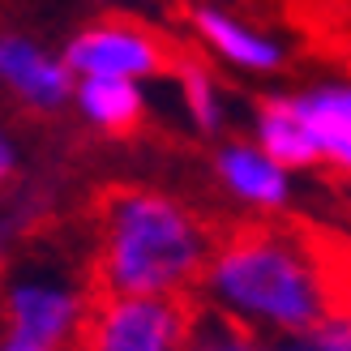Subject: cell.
Here are the masks:
<instances>
[{
    "instance_id": "4fadbf2b",
    "label": "cell",
    "mask_w": 351,
    "mask_h": 351,
    "mask_svg": "<svg viewBox=\"0 0 351 351\" xmlns=\"http://www.w3.org/2000/svg\"><path fill=\"white\" fill-rule=\"evenodd\" d=\"M274 351H351V317H330L313 330H295L274 343Z\"/></svg>"
},
{
    "instance_id": "52a82bcc",
    "label": "cell",
    "mask_w": 351,
    "mask_h": 351,
    "mask_svg": "<svg viewBox=\"0 0 351 351\" xmlns=\"http://www.w3.org/2000/svg\"><path fill=\"white\" fill-rule=\"evenodd\" d=\"M257 137H261V150L278 159L283 167H308L322 159V146L313 137L308 120L300 116L295 99H266L257 112Z\"/></svg>"
},
{
    "instance_id": "7a4b0ae2",
    "label": "cell",
    "mask_w": 351,
    "mask_h": 351,
    "mask_svg": "<svg viewBox=\"0 0 351 351\" xmlns=\"http://www.w3.org/2000/svg\"><path fill=\"white\" fill-rule=\"evenodd\" d=\"M90 219V295H180L206 278L215 236L193 210L163 193L108 189Z\"/></svg>"
},
{
    "instance_id": "9a60e30c",
    "label": "cell",
    "mask_w": 351,
    "mask_h": 351,
    "mask_svg": "<svg viewBox=\"0 0 351 351\" xmlns=\"http://www.w3.org/2000/svg\"><path fill=\"white\" fill-rule=\"evenodd\" d=\"M39 219V202L26 197V193H17V197H5L0 193V266H5V257L17 240L30 232V223Z\"/></svg>"
},
{
    "instance_id": "3957f363",
    "label": "cell",
    "mask_w": 351,
    "mask_h": 351,
    "mask_svg": "<svg viewBox=\"0 0 351 351\" xmlns=\"http://www.w3.org/2000/svg\"><path fill=\"white\" fill-rule=\"evenodd\" d=\"M197 300L180 295H90L73 351H184Z\"/></svg>"
},
{
    "instance_id": "7c38bea8",
    "label": "cell",
    "mask_w": 351,
    "mask_h": 351,
    "mask_svg": "<svg viewBox=\"0 0 351 351\" xmlns=\"http://www.w3.org/2000/svg\"><path fill=\"white\" fill-rule=\"evenodd\" d=\"M295 108H300L313 137H317V146L330 159H339L343 150H351V90L326 86V90H313L304 99H295Z\"/></svg>"
},
{
    "instance_id": "8992f818",
    "label": "cell",
    "mask_w": 351,
    "mask_h": 351,
    "mask_svg": "<svg viewBox=\"0 0 351 351\" xmlns=\"http://www.w3.org/2000/svg\"><path fill=\"white\" fill-rule=\"evenodd\" d=\"M69 69L64 60L43 56L22 34H0V77L34 108H60L69 99Z\"/></svg>"
},
{
    "instance_id": "30bf717a",
    "label": "cell",
    "mask_w": 351,
    "mask_h": 351,
    "mask_svg": "<svg viewBox=\"0 0 351 351\" xmlns=\"http://www.w3.org/2000/svg\"><path fill=\"white\" fill-rule=\"evenodd\" d=\"M77 103L108 133H133L142 120V95L133 77H86L77 86Z\"/></svg>"
},
{
    "instance_id": "6da1fadb",
    "label": "cell",
    "mask_w": 351,
    "mask_h": 351,
    "mask_svg": "<svg viewBox=\"0 0 351 351\" xmlns=\"http://www.w3.org/2000/svg\"><path fill=\"white\" fill-rule=\"evenodd\" d=\"M206 295L278 335L351 317V240L300 219L232 223L215 236Z\"/></svg>"
},
{
    "instance_id": "2e32d148",
    "label": "cell",
    "mask_w": 351,
    "mask_h": 351,
    "mask_svg": "<svg viewBox=\"0 0 351 351\" xmlns=\"http://www.w3.org/2000/svg\"><path fill=\"white\" fill-rule=\"evenodd\" d=\"M13 176V142L5 133H0V189H5V180Z\"/></svg>"
},
{
    "instance_id": "5b68a950",
    "label": "cell",
    "mask_w": 351,
    "mask_h": 351,
    "mask_svg": "<svg viewBox=\"0 0 351 351\" xmlns=\"http://www.w3.org/2000/svg\"><path fill=\"white\" fill-rule=\"evenodd\" d=\"M64 64L82 77H154L180 69V56L137 22H99L64 47Z\"/></svg>"
},
{
    "instance_id": "277c9868",
    "label": "cell",
    "mask_w": 351,
    "mask_h": 351,
    "mask_svg": "<svg viewBox=\"0 0 351 351\" xmlns=\"http://www.w3.org/2000/svg\"><path fill=\"white\" fill-rule=\"evenodd\" d=\"M90 291L77 295L64 283L17 278L0 300V351H64V339L77 335Z\"/></svg>"
},
{
    "instance_id": "8fae6325",
    "label": "cell",
    "mask_w": 351,
    "mask_h": 351,
    "mask_svg": "<svg viewBox=\"0 0 351 351\" xmlns=\"http://www.w3.org/2000/svg\"><path fill=\"white\" fill-rule=\"evenodd\" d=\"M184 351H274V347H266V339L257 335V326L236 317L232 308H223L215 300L210 304L197 300Z\"/></svg>"
},
{
    "instance_id": "ba28073f",
    "label": "cell",
    "mask_w": 351,
    "mask_h": 351,
    "mask_svg": "<svg viewBox=\"0 0 351 351\" xmlns=\"http://www.w3.org/2000/svg\"><path fill=\"white\" fill-rule=\"evenodd\" d=\"M219 176L227 180V189L236 197L253 202V206H266L278 210L287 202V167L270 159L266 150H253V146H227L219 154Z\"/></svg>"
},
{
    "instance_id": "5bb4252c",
    "label": "cell",
    "mask_w": 351,
    "mask_h": 351,
    "mask_svg": "<svg viewBox=\"0 0 351 351\" xmlns=\"http://www.w3.org/2000/svg\"><path fill=\"white\" fill-rule=\"evenodd\" d=\"M180 86H184V103L193 108L202 129L219 125V99H215V82L197 60H180Z\"/></svg>"
},
{
    "instance_id": "9c48e42d",
    "label": "cell",
    "mask_w": 351,
    "mask_h": 351,
    "mask_svg": "<svg viewBox=\"0 0 351 351\" xmlns=\"http://www.w3.org/2000/svg\"><path fill=\"white\" fill-rule=\"evenodd\" d=\"M193 26H197L202 39L215 47V51H223L232 64H244V69L266 73V69H278V60H283L270 39H261V34L236 26L232 17H223V13H215V9H193Z\"/></svg>"
},
{
    "instance_id": "e0dca14e",
    "label": "cell",
    "mask_w": 351,
    "mask_h": 351,
    "mask_svg": "<svg viewBox=\"0 0 351 351\" xmlns=\"http://www.w3.org/2000/svg\"><path fill=\"white\" fill-rule=\"evenodd\" d=\"M335 163H343V167L351 171V150H343V154H339V159H335Z\"/></svg>"
}]
</instances>
